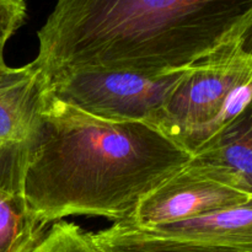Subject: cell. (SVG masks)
Returning <instances> with one entry per match:
<instances>
[{"label": "cell", "mask_w": 252, "mask_h": 252, "mask_svg": "<svg viewBox=\"0 0 252 252\" xmlns=\"http://www.w3.org/2000/svg\"><path fill=\"white\" fill-rule=\"evenodd\" d=\"M251 98V38H246L185 69L157 127L192 157L252 113Z\"/></svg>", "instance_id": "cell-3"}, {"label": "cell", "mask_w": 252, "mask_h": 252, "mask_svg": "<svg viewBox=\"0 0 252 252\" xmlns=\"http://www.w3.org/2000/svg\"><path fill=\"white\" fill-rule=\"evenodd\" d=\"M208 179L252 194V113L187 162Z\"/></svg>", "instance_id": "cell-7"}, {"label": "cell", "mask_w": 252, "mask_h": 252, "mask_svg": "<svg viewBox=\"0 0 252 252\" xmlns=\"http://www.w3.org/2000/svg\"><path fill=\"white\" fill-rule=\"evenodd\" d=\"M26 20V0H0V47H5Z\"/></svg>", "instance_id": "cell-12"}, {"label": "cell", "mask_w": 252, "mask_h": 252, "mask_svg": "<svg viewBox=\"0 0 252 252\" xmlns=\"http://www.w3.org/2000/svg\"><path fill=\"white\" fill-rule=\"evenodd\" d=\"M48 81L33 62L11 68L0 47V189L22 194L39 142Z\"/></svg>", "instance_id": "cell-5"}, {"label": "cell", "mask_w": 252, "mask_h": 252, "mask_svg": "<svg viewBox=\"0 0 252 252\" xmlns=\"http://www.w3.org/2000/svg\"><path fill=\"white\" fill-rule=\"evenodd\" d=\"M191 155L147 122H115L47 98L22 196L52 224L70 216L127 221L150 191Z\"/></svg>", "instance_id": "cell-2"}, {"label": "cell", "mask_w": 252, "mask_h": 252, "mask_svg": "<svg viewBox=\"0 0 252 252\" xmlns=\"http://www.w3.org/2000/svg\"><path fill=\"white\" fill-rule=\"evenodd\" d=\"M47 81L83 69L167 75L252 37V0H57L37 32Z\"/></svg>", "instance_id": "cell-1"}, {"label": "cell", "mask_w": 252, "mask_h": 252, "mask_svg": "<svg viewBox=\"0 0 252 252\" xmlns=\"http://www.w3.org/2000/svg\"><path fill=\"white\" fill-rule=\"evenodd\" d=\"M142 230L162 238L207 245L252 249V203Z\"/></svg>", "instance_id": "cell-8"}, {"label": "cell", "mask_w": 252, "mask_h": 252, "mask_svg": "<svg viewBox=\"0 0 252 252\" xmlns=\"http://www.w3.org/2000/svg\"><path fill=\"white\" fill-rule=\"evenodd\" d=\"M89 234L100 252H252V249L162 238L126 221H116L110 228Z\"/></svg>", "instance_id": "cell-9"}, {"label": "cell", "mask_w": 252, "mask_h": 252, "mask_svg": "<svg viewBox=\"0 0 252 252\" xmlns=\"http://www.w3.org/2000/svg\"><path fill=\"white\" fill-rule=\"evenodd\" d=\"M182 71L149 76L132 71L83 69L51 79L48 93L57 100L102 120L147 122L157 127L162 107Z\"/></svg>", "instance_id": "cell-4"}, {"label": "cell", "mask_w": 252, "mask_h": 252, "mask_svg": "<svg viewBox=\"0 0 252 252\" xmlns=\"http://www.w3.org/2000/svg\"><path fill=\"white\" fill-rule=\"evenodd\" d=\"M51 225L32 213L22 194L0 189V252H32Z\"/></svg>", "instance_id": "cell-10"}, {"label": "cell", "mask_w": 252, "mask_h": 252, "mask_svg": "<svg viewBox=\"0 0 252 252\" xmlns=\"http://www.w3.org/2000/svg\"><path fill=\"white\" fill-rule=\"evenodd\" d=\"M252 203V194L208 179L189 165L143 197L126 223L139 229Z\"/></svg>", "instance_id": "cell-6"}, {"label": "cell", "mask_w": 252, "mask_h": 252, "mask_svg": "<svg viewBox=\"0 0 252 252\" xmlns=\"http://www.w3.org/2000/svg\"><path fill=\"white\" fill-rule=\"evenodd\" d=\"M32 252H100L90 238L76 224L58 220L52 223L43 240Z\"/></svg>", "instance_id": "cell-11"}]
</instances>
